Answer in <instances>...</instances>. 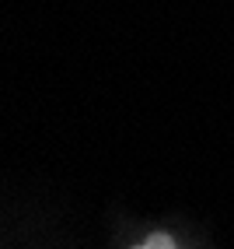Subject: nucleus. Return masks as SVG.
Returning a JSON list of instances; mask_svg holds the SVG:
<instances>
[{
  "label": "nucleus",
  "mask_w": 234,
  "mask_h": 249,
  "mask_svg": "<svg viewBox=\"0 0 234 249\" xmlns=\"http://www.w3.org/2000/svg\"><path fill=\"white\" fill-rule=\"evenodd\" d=\"M129 249H178V242L172 235H164V231H154V235H147L143 242L129 246Z\"/></svg>",
  "instance_id": "nucleus-1"
}]
</instances>
